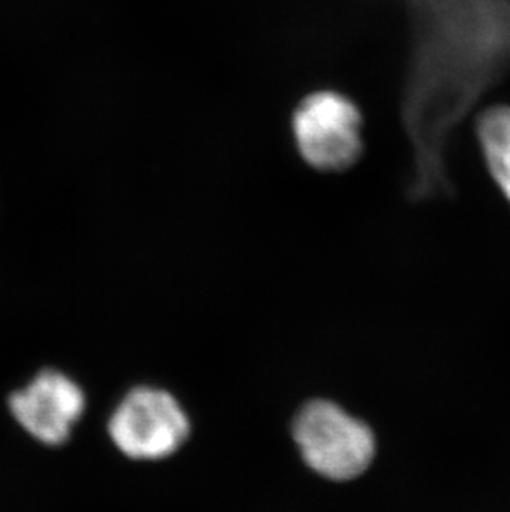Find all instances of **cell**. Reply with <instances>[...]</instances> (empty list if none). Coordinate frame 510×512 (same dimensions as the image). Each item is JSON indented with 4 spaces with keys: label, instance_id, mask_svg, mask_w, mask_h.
<instances>
[{
    "label": "cell",
    "instance_id": "obj_1",
    "mask_svg": "<svg viewBox=\"0 0 510 512\" xmlns=\"http://www.w3.org/2000/svg\"><path fill=\"white\" fill-rule=\"evenodd\" d=\"M411 32L401 121L413 148L409 196L453 194L448 145L510 73V0H401Z\"/></svg>",
    "mask_w": 510,
    "mask_h": 512
},
{
    "label": "cell",
    "instance_id": "obj_2",
    "mask_svg": "<svg viewBox=\"0 0 510 512\" xmlns=\"http://www.w3.org/2000/svg\"><path fill=\"white\" fill-rule=\"evenodd\" d=\"M292 136L312 170L340 173L363 155V116L345 93L320 88L305 95L292 113Z\"/></svg>",
    "mask_w": 510,
    "mask_h": 512
},
{
    "label": "cell",
    "instance_id": "obj_3",
    "mask_svg": "<svg viewBox=\"0 0 510 512\" xmlns=\"http://www.w3.org/2000/svg\"><path fill=\"white\" fill-rule=\"evenodd\" d=\"M294 440L308 468L330 481L358 478L375 458L373 431L332 401H312L299 411Z\"/></svg>",
    "mask_w": 510,
    "mask_h": 512
},
{
    "label": "cell",
    "instance_id": "obj_4",
    "mask_svg": "<svg viewBox=\"0 0 510 512\" xmlns=\"http://www.w3.org/2000/svg\"><path fill=\"white\" fill-rule=\"evenodd\" d=\"M111 441L136 461H159L174 455L189 436L188 415L168 392L140 387L131 390L111 415Z\"/></svg>",
    "mask_w": 510,
    "mask_h": 512
},
{
    "label": "cell",
    "instance_id": "obj_5",
    "mask_svg": "<svg viewBox=\"0 0 510 512\" xmlns=\"http://www.w3.org/2000/svg\"><path fill=\"white\" fill-rule=\"evenodd\" d=\"M9 411L40 445L67 443L87 406L82 388L65 373L47 368L9 397Z\"/></svg>",
    "mask_w": 510,
    "mask_h": 512
},
{
    "label": "cell",
    "instance_id": "obj_6",
    "mask_svg": "<svg viewBox=\"0 0 510 512\" xmlns=\"http://www.w3.org/2000/svg\"><path fill=\"white\" fill-rule=\"evenodd\" d=\"M477 136L487 168L510 203V107L482 112L477 118Z\"/></svg>",
    "mask_w": 510,
    "mask_h": 512
}]
</instances>
